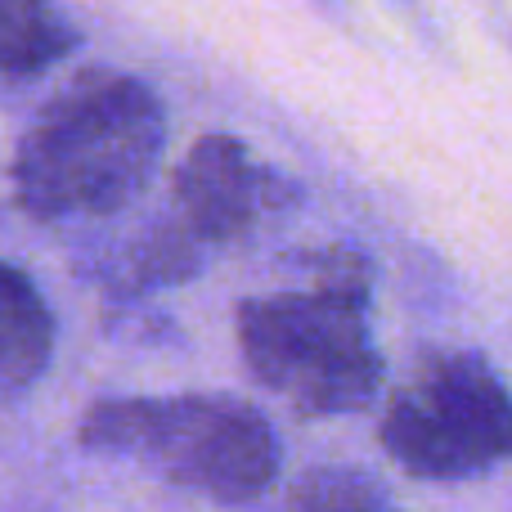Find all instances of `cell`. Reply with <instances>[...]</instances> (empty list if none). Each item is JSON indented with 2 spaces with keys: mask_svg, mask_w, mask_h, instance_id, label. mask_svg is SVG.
<instances>
[{
  "mask_svg": "<svg viewBox=\"0 0 512 512\" xmlns=\"http://www.w3.org/2000/svg\"><path fill=\"white\" fill-rule=\"evenodd\" d=\"M167 108L140 77L90 68L36 113L14 153L18 207L36 221H99L149 189Z\"/></svg>",
  "mask_w": 512,
  "mask_h": 512,
  "instance_id": "cell-1",
  "label": "cell"
},
{
  "mask_svg": "<svg viewBox=\"0 0 512 512\" xmlns=\"http://www.w3.org/2000/svg\"><path fill=\"white\" fill-rule=\"evenodd\" d=\"M310 265L315 283L306 292L243 301L239 351L252 378L297 414H355L382 387V355L369 333L373 270L355 248H328Z\"/></svg>",
  "mask_w": 512,
  "mask_h": 512,
  "instance_id": "cell-2",
  "label": "cell"
},
{
  "mask_svg": "<svg viewBox=\"0 0 512 512\" xmlns=\"http://www.w3.org/2000/svg\"><path fill=\"white\" fill-rule=\"evenodd\" d=\"M54 360V310L18 265L0 261V405L27 396Z\"/></svg>",
  "mask_w": 512,
  "mask_h": 512,
  "instance_id": "cell-6",
  "label": "cell"
},
{
  "mask_svg": "<svg viewBox=\"0 0 512 512\" xmlns=\"http://www.w3.org/2000/svg\"><path fill=\"white\" fill-rule=\"evenodd\" d=\"M382 450L418 481H472L508 459L512 400L481 351H432L382 414Z\"/></svg>",
  "mask_w": 512,
  "mask_h": 512,
  "instance_id": "cell-4",
  "label": "cell"
},
{
  "mask_svg": "<svg viewBox=\"0 0 512 512\" xmlns=\"http://www.w3.org/2000/svg\"><path fill=\"white\" fill-rule=\"evenodd\" d=\"M288 512H400L391 495L360 468H310L292 486Z\"/></svg>",
  "mask_w": 512,
  "mask_h": 512,
  "instance_id": "cell-9",
  "label": "cell"
},
{
  "mask_svg": "<svg viewBox=\"0 0 512 512\" xmlns=\"http://www.w3.org/2000/svg\"><path fill=\"white\" fill-rule=\"evenodd\" d=\"M203 252L207 248L180 221H162V225L140 230L126 248H117L108 256L104 279L117 297H144V292L194 279L203 270Z\"/></svg>",
  "mask_w": 512,
  "mask_h": 512,
  "instance_id": "cell-7",
  "label": "cell"
},
{
  "mask_svg": "<svg viewBox=\"0 0 512 512\" xmlns=\"http://www.w3.org/2000/svg\"><path fill=\"white\" fill-rule=\"evenodd\" d=\"M77 441L126 454L225 508L256 504L279 477V441L261 409L239 396H122L86 409Z\"/></svg>",
  "mask_w": 512,
  "mask_h": 512,
  "instance_id": "cell-3",
  "label": "cell"
},
{
  "mask_svg": "<svg viewBox=\"0 0 512 512\" xmlns=\"http://www.w3.org/2000/svg\"><path fill=\"white\" fill-rule=\"evenodd\" d=\"M77 27L54 0H0V81H32L77 50Z\"/></svg>",
  "mask_w": 512,
  "mask_h": 512,
  "instance_id": "cell-8",
  "label": "cell"
},
{
  "mask_svg": "<svg viewBox=\"0 0 512 512\" xmlns=\"http://www.w3.org/2000/svg\"><path fill=\"white\" fill-rule=\"evenodd\" d=\"M292 203L297 185L256 162L248 144L234 135H203L176 167V221L203 248L239 243Z\"/></svg>",
  "mask_w": 512,
  "mask_h": 512,
  "instance_id": "cell-5",
  "label": "cell"
}]
</instances>
